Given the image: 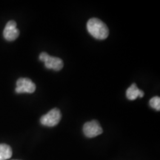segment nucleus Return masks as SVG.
<instances>
[{
  "label": "nucleus",
  "mask_w": 160,
  "mask_h": 160,
  "mask_svg": "<svg viewBox=\"0 0 160 160\" xmlns=\"http://www.w3.org/2000/svg\"><path fill=\"white\" fill-rule=\"evenodd\" d=\"M83 132L85 137L88 138H93L102 134L103 130L99 122L97 120L88 122L83 126Z\"/></svg>",
  "instance_id": "20e7f679"
},
{
  "label": "nucleus",
  "mask_w": 160,
  "mask_h": 160,
  "mask_svg": "<svg viewBox=\"0 0 160 160\" xmlns=\"http://www.w3.org/2000/svg\"><path fill=\"white\" fill-rule=\"evenodd\" d=\"M144 94H145L144 92L138 88L137 85L135 83L132 84L126 91V97L129 100H135L137 97L142 98L144 97Z\"/></svg>",
  "instance_id": "0eeeda50"
},
{
  "label": "nucleus",
  "mask_w": 160,
  "mask_h": 160,
  "mask_svg": "<svg viewBox=\"0 0 160 160\" xmlns=\"http://www.w3.org/2000/svg\"><path fill=\"white\" fill-rule=\"evenodd\" d=\"M36 91V85L28 78H19L17 82L15 91L17 93H33Z\"/></svg>",
  "instance_id": "39448f33"
},
{
  "label": "nucleus",
  "mask_w": 160,
  "mask_h": 160,
  "mask_svg": "<svg viewBox=\"0 0 160 160\" xmlns=\"http://www.w3.org/2000/svg\"><path fill=\"white\" fill-rule=\"evenodd\" d=\"M87 29L90 34L97 39L103 40L108 37L109 30L107 25L97 18H92L88 20Z\"/></svg>",
  "instance_id": "f257e3e1"
},
{
  "label": "nucleus",
  "mask_w": 160,
  "mask_h": 160,
  "mask_svg": "<svg viewBox=\"0 0 160 160\" xmlns=\"http://www.w3.org/2000/svg\"><path fill=\"white\" fill-rule=\"evenodd\" d=\"M61 119L62 114L59 110L58 108H53L41 117L40 122L44 126L51 128L57 125Z\"/></svg>",
  "instance_id": "7ed1b4c3"
},
{
  "label": "nucleus",
  "mask_w": 160,
  "mask_h": 160,
  "mask_svg": "<svg viewBox=\"0 0 160 160\" xmlns=\"http://www.w3.org/2000/svg\"><path fill=\"white\" fill-rule=\"evenodd\" d=\"M11 157V148L6 144H0V160H7Z\"/></svg>",
  "instance_id": "6e6552de"
},
{
  "label": "nucleus",
  "mask_w": 160,
  "mask_h": 160,
  "mask_svg": "<svg viewBox=\"0 0 160 160\" xmlns=\"http://www.w3.org/2000/svg\"><path fill=\"white\" fill-rule=\"evenodd\" d=\"M149 105L151 108H154L156 111H159L160 110V98L159 97L151 98L149 101Z\"/></svg>",
  "instance_id": "1a4fd4ad"
},
{
  "label": "nucleus",
  "mask_w": 160,
  "mask_h": 160,
  "mask_svg": "<svg viewBox=\"0 0 160 160\" xmlns=\"http://www.w3.org/2000/svg\"><path fill=\"white\" fill-rule=\"evenodd\" d=\"M19 36V31L17 28V22L13 20H11L6 24L3 31V37L7 41H14Z\"/></svg>",
  "instance_id": "423d86ee"
},
{
  "label": "nucleus",
  "mask_w": 160,
  "mask_h": 160,
  "mask_svg": "<svg viewBox=\"0 0 160 160\" xmlns=\"http://www.w3.org/2000/svg\"><path fill=\"white\" fill-rule=\"evenodd\" d=\"M39 60L43 62L46 68L54 70L56 71H60L64 66L63 61L60 58L51 57L45 52L40 53Z\"/></svg>",
  "instance_id": "f03ea898"
}]
</instances>
